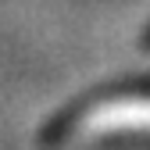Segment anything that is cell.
<instances>
[{
	"instance_id": "1",
	"label": "cell",
	"mask_w": 150,
	"mask_h": 150,
	"mask_svg": "<svg viewBox=\"0 0 150 150\" xmlns=\"http://www.w3.org/2000/svg\"><path fill=\"white\" fill-rule=\"evenodd\" d=\"M122 129H150V97H118L89 107L75 122L79 136H97V132H122Z\"/></svg>"
}]
</instances>
